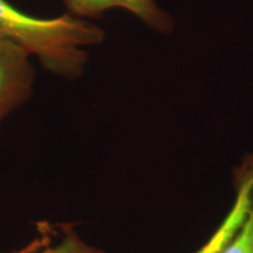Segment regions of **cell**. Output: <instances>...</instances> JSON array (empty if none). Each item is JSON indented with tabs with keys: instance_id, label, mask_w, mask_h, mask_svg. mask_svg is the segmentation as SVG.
Here are the masks:
<instances>
[{
	"instance_id": "obj_3",
	"label": "cell",
	"mask_w": 253,
	"mask_h": 253,
	"mask_svg": "<svg viewBox=\"0 0 253 253\" xmlns=\"http://www.w3.org/2000/svg\"><path fill=\"white\" fill-rule=\"evenodd\" d=\"M236 199L213 235L196 253H224L242 229L253 204V153L235 172Z\"/></svg>"
},
{
	"instance_id": "obj_6",
	"label": "cell",
	"mask_w": 253,
	"mask_h": 253,
	"mask_svg": "<svg viewBox=\"0 0 253 253\" xmlns=\"http://www.w3.org/2000/svg\"><path fill=\"white\" fill-rule=\"evenodd\" d=\"M224 253H253V204L242 229Z\"/></svg>"
},
{
	"instance_id": "obj_2",
	"label": "cell",
	"mask_w": 253,
	"mask_h": 253,
	"mask_svg": "<svg viewBox=\"0 0 253 253\" xmlns=\"http://www.w3.org/2000/svg\"><path fill=\"white\" fill-rule=\"evenodd\" d=\"M34 78L30 53L17 43L0 40V126L30 99Z\"/></svg>"
},
{
	"instance_id": "obj_5",
	"label": "cell",
	"mask_w": 253,
	"mask_h": 253,
	"mask_svg": "<svg viewBox=\"0 0 253 253\" xmlns=\"http://www.w3.org/2000/svg\"><path fill=\"white\" fill-rule=\"evenodd\" d=\"M40 235L17 251L0 253H106L84 242L73 224H39Z\"/></svg>"
},
{
	"instance_id": "obj_4",
	"label": "cell",
	"mask_w": 253,
	"mask_h": 253,
	"mask_svg": "<svg viewBox=\"0 0 253 253\" xmlns=\"http://www.w3.org/2000/svg\"><path fill=\"white\" fill-rule=\"evenodd\" d=\"M63 2L69 14L79 18H95L109 9L122 8L158 32L168 33L173 27L171 17L158 7L154 0H63Z\"/></svg>"
},
{
	"instance_id": "obj_1",
	"label": "cell",
	"mask_w": 253,
	"mask_h": 253,
	"mask_svg": "<svg viewBox=\"0 0 253 253\" xmlns=\"http://www.w3.org/2000/svg\"><path fill=\"white\" fill-rule=\"evenodd\" d=\"M103 39V30L75 15L32 17L7 0H0V40L21 46L58 77H81L88 61L84 47L99 45Z\"/></svg>"
}]
</instances>
